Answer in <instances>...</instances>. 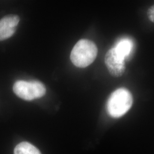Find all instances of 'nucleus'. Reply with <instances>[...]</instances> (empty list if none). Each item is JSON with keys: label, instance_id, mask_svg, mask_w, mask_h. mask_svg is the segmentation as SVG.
Wrapping results in <instances>:
<instances>
[{"label": "nucleus", "instance_id": "nucleus-1", "mask_svg": "<svg viewBox=\"0 0 154 154\" xmlns=\"http://www.w3.org/2000/svg\"><path fill=\"white\" fill-rule=\"evenodd\" d=\"M98 54V48L93 41L83 39L79 40L72 49L70 60L78 67L85 68L91 65Z\"/></svg>", "mask_w": 154, "mask_h": 154}, {"label": "nucleus", "instance_id": "nucleus-2", "mask_svg": "<svg viewBox=\"0 0 154 154\" xmlns=\"http://www.w3.org/2000/svg\"><path fill=\"white\" fill-rule=\"evenodd\" d=\"M132 94L125 88L115 90L107 101V109L111 117L118 118L124 116L132 105Z\"/></svg>", "mask_w": 154, "mask_h": 154}, {"label": "nucleus", "instance_id": "nucleus-3", "mask_svg": "<svg viewBox=\"0 0 154 154\" xmlns=\"http://www.w3.org/2000/svg\"><path fill=\"white\" fill-rule=\"evenodd\" d=\"M14 93L19 98L25 100H32L43 97L46 93V88L39 81H18L13 85Z\"/></svg>", "mask_w": 154, "mask_h": 154}, {"label": "nucleus", "instance_id": "nucleus-4", "mask_svg": "<svg viewBox=\"0 0 154 154\" xmlns=\"http://www.w3.org/2000/svg\"><path fill=\"white\" fill-rule=\"evenodd\" d=\"M105 62L109 72L113 77H121L125 72V59L117 53L114 48L110 49L106 53Z\"/></svg>", "mask_w": 154, "mask_h": 154}, {"label": "nucleus", "instance_id": "nucleus-5", "mask_svg": "<svg viewBox=\"0 0 154 154\" xmlns=\"http://www.w3.org/2000/svg\"><path fill=\"white\" fill-rule=\"evenodd\" d=\"M20 22L17 15H9L0 20V41L8 39L14 34Z\"/></svg>", "mask_w": 154, "mask_h": 154}, {"label": "nucleus", "instance_id": "nucleus-6", "mask_svg": "<svg viewBox=\"0 0 154 154\" xmlns=\"http://www.w3.org/2000/svg\"><path fill=\"white\" fill-rule=\"evenodd\" d=\"M114 48L117 53L125 60L132 50V42L128 39H123L116 45Z\"/></svg>", "mask_w": 154, "mask_h": 154}, {"label": "nucleus", "instance_id": "nucleus-7", "mask_svg": "<svg viewBox=\"0 0 154 154\" xmlns=\"http://www.w3.org/2000/svg\"><path fill=\"white\" fill-rule=\"evenodd\" d=\"M14 154H41L40 151L31 143L22 142L17 144L14 150Z\"/></svg>", "mask_w": 154, "mask_h": 154}, {"label": "nucleus", "instance_id": "nucleus-8", "mask_svg": "<svg viewBox=\"0 0 154 154\" xmlns=\"http://www.w3.org/2000/svg\"><path fill=\"white\" fill-rule=\"evenodd\" d=\"M147 16L149 21L154 22V5L149 8L147 11Z\"/></svg>", "mask_w": 154, "mask_h": 154}]
</instances>
